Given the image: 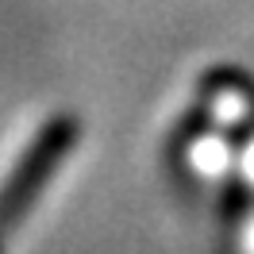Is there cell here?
Segmentation results:
<instances>
[{
	"mask_svg": "<svg viewBox=\"0 0 254 254\" xmlns=\"http://www.w3.org/2000/svg\"><path fill=\"white\" fill-rule=\"evenodd\" d=\"M77 143V120L73 116H54L39 127L31 146L19 154L12 174L0 185V231H8L16 220H23L35 208L39 192L47 189V181L58 174V166Z\"/></svg>",
	"mask_w": 254,
	"mask_h": 254,
	"instance_id": "1",
	"label": "cell"
}]
</instances>
